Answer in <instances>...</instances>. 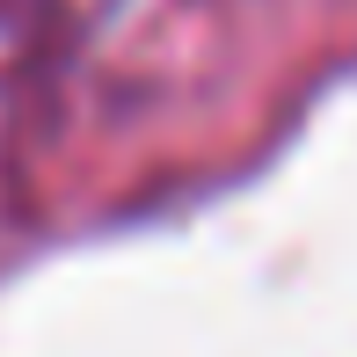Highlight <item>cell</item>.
<instances>
[]
</instances>
